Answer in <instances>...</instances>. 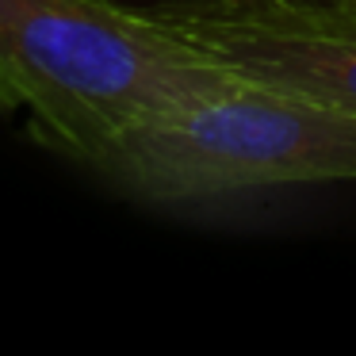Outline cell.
<instances>
[{"mask_svg":"<svg viewBox=\"0 0 356 356\" xmlns=\"http://www.w3.org/2000/svg\"><path fill=\"white\" fill-rule=\"evenodd\" d=\"M314 4H322V0H314Z\"/></svg>","mask_w":356,"mask_h":356,"instance_id":"obj_5","label":"cell"},{"mask_svg":"<svg viewBox=\"0 0 356 356\" xmlns=\"http://www.w3.org/2000/svg\"><path fill=\"white\" fill-rule=\"evenodd\" d=\"M0 73L47 138L88 165L134 127L234 85L154 12L111 0H0Z\"/></svg>","mask_w":356,"mask_h":356,"instance_id":"obj_1","label":"cell"},{"mask_svg":"<svg viewBox=\"0 0 356 356\" xmlns=\"http://www.w3.org/2000/svg\"><path fill=\"white\" fill-rule=\"evenodd\" d=\"M96 169L149 203L356 180V111L234 81L207 100L134 127L96 157Z\"/></svg>","mask_w":356,"mask_h":356,"instance_id":"obj_2","label":"cell"},{"mask_svg":"<svg viewBox=\"0 0 356 356\" xmlns=\"http://www.w3.org/2000/svg\"><path fill=\"white\" fill-rule=\"evenodd\" d=\"M154 16L234 81L356 111V0H184Z\"/></svg>","mask_w":356,"mask_h":356,"instance_id":"obj_3","label":"cell"},{"mask_svg":"<svg viewBox=\"0 0 356 356\" xmlns=\"http://www.w3.org/2000/svg\"><path fill=\"white\" fill-rule=\"evenodd\" d=\"M12 108H24V100H19V92L12 88V81L0 73V111H12Z\"/></svg>","mask_w":356,"mask_h":356,"instance_id":"obj_4","label":"cell"}]
</instances>
